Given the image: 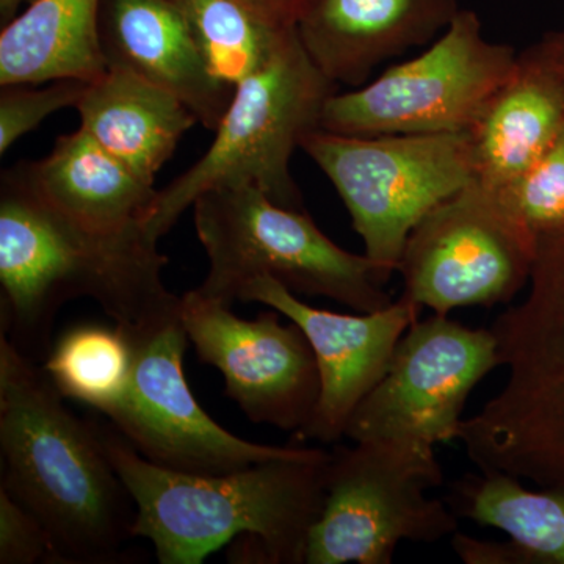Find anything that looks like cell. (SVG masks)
I'll list each match as a JSON object with an SVG mask.
<instances>
[{
    "label": "cell",
    "instance_id": "obj_1",
    "mask_svg": "<svg viewBox=\"0 0 564 564\" xmlns=\"http://www.w3.org/2000/svg\"><path fill=\"white\" fill-rule=\"evenodd\" d=\"M166 263L147 226L93 228L44 202L22 163L2 173L0 334L33 361L46 358L55 317L73 300L98 303L122 333L180 313Z\"/></svg>",
    "mask_w": 564,
    "mask_h": 564
},
{
    "label": "cell",
    "instance_id": "obj_2",
    "mask_svg": "<svg viewBox=\"0 0 564 564\" xmlns=\"http://www.w3.org/2000/svg\"><path fill=\"white\" fill-rule=\"evenodd\" d=\"M93 429L135 505L133 536L162 564H199L242 536L267 564H303L325 499L329 454L273 459L226 474H188L148 462L110 422Z\"/></svg>",
    "mask_w": 564,
    "mask_h": 564
},
{
    "label": "cell",
    "instance_id": "obj_3",
    "mask_svg": "<svg viewBox=\"0 0 564 564\" xmlns=\"http://www.w3.org/2000/svg\"><path fill=\"white\" fill-rule=\"evenodd\" d=\"M2 488L44 525L54 563L124 562L135 505L91 421L65 404L36 361L0 334Z\"/></svg>",
    "mask_w": 564,
    "mask_h": 564
},
{
    "label": "cell",
    "instance_id": "obj_4",
    "mask_svg": "<svg viewBox=\"0 0 564 564\" xmlns=\"http://www.w3.org/2000/svg\"><path fill=\"white\" fill-rule=\"evenodd\" d=\"M529 284L491 326L503 388L464 419L458 441L480 473L564 489V232L540 243Z\"/></svg>",
    "mask_w": 564,
    "mask_h": 564
},
{
    "label": "cell",
    "instance_id": "obj_5",
    "mask_svg": "<svg viewBox=\"0 0 564 564\" xmlns=\"http://www.w3.org/2000/svg\"><path fill=\"white\" fill-rule=\"evenodd\" d=\"M195 228L209 259L196 291L223 304L245 285L270 276L289 291L325 296L358 313L391 306L366 254H352L317 228L306 209H289L252 184L221 185L193 203Z\"/></svg>",
    "mask_w": 564,
    "mask_h": 564
},
{
    "label": "cell",
    "instance_id": "obj_6",
    "mask_svg": "<svg viewBox=\"0 0 564 564\" xmlns=\"http://www.w3.org/2000/svg\"><path fill=\"white\" fill-rule=\"evenodd\" d=\"M337 84L304 51L299 32L272 62L234 88L214 143L198 162L159 191L147 221L161 240L199 195L221 185L252 184L289 209L304 210L291 159L307 133L321 129Z\"/></svg>",
    "mask_w": 564,
    "mask_h": 564
},
{
    "label": "cell",
    "instance_id": "obj_7",
    "mask_svg": "<svg viewBox=\"0 0 564 564\" xmlns=\"http://www.w3.org/2000/svg\"><path fill=\"white\" fill-rule=\"evenodd\" d=\"M336 445L325 467V499L304 564H391L402 541L434 544L459 530L445 499L433 445L373 440Z\"/></svg>",
    "mask_w": 564,
    "mask_h": 564
},
{
    "label": "cell",
    "instance_id": "obj_8",
    "mask_svg": "<svg viewBox=\"0 0 564 564\" xmlns=\"http://www.w3.org/2000/svg\"><path fill=\"white\" fill-rule=\"evenodd\" d=\"M302 150L336 187L383 285L399 272L417 223L475 177L469 132L352 137L317 129Z\"/></svg>",
    "mask_w": 564,
    "mask_h": 564
},
{
    "label": "cell",
    "instance_id": "obj_9",
    "mask_svg": "<svg viewBox=\"0 0 564 564\" xmlns=\"http://www.w3.org/2000/svg\"><path fill=\"white\" fill-rule=\"evenodd\" d=\"M516 61L514 47L486 40L478 14L462 9L419 57L367 87L334 93L321 129L352 137L469 132Z\"/></svg>",
    "mask_w": 564,
    "mask_h": 564
},
{
    "label": "cell",
    "instance_id": "obj_10",
    "mask_svg": "<svg viewBox=\"0 0 564 564\" xmlns=\"http://www.w3.org/2000/svg\"><path fill=\"white\" fill-rule=\"evenodd\" d=\"M538 248L499 193L474 177L411 231L402 296L437 315L511 303L532 278Z\"/></svg>",
    "mask_w": 564,
    "mask_h": 564
},
{
    "label": "cell",
    "instance_id": "obj_11",
    "mask_svg": "<svg viewBox=\"0 0 564 564\" xmlns=\"http://www.w3.org/2000/svg\"><path fill=\"white\" fill-rule=\"evenodd\" d=\"M124 336L132 348L131 375L121 399L104 417L148 462L177 473L226 474L273 459L304 458L315 451L296 443H250L203 410L185 378L191 340L181 311Z\"/></svg>",
    "mask_w": 564,
    "mask_h": 564
},
{
    "label": "cell",
    "instance_id": "obj_12",
    "mask_svg": "<svg viewBox=\"0 0 564 564\" xmlns=\"http://www.w3.org/2000/svg\"><path fill=\"white\" fill-rule=\"evenodd\" d=\"M497 367L491 329L469 328L448 315L419 318L397 344L380 383L352 411L344 437L452 443L470 392Z\"/></svg>",
    "mask_w": 564,
    "mask_h": 564
},
{
    "label": "cell",
    "instance_id": "obj_13",
    "mask_svg": "<svg viewBox=\"0 0 564 564\" xmlns=\"http://www.w3.org/2000/svg\"><path fill=\"white\" fill-rule=\"evenodd\" d=\"M181 317L199 361L217 367L225 393L252 423L296 434L313 417L321 377L310 340L276 310L252 321L196 289L181 296Z\"/></svg>",
    "mask_w": 564,
    "mask_h": 564
},
{
    "label": "cell",
    "instance_id": "obj_14",
    "mask_svg": "<svg viewBox=\"0 0 564 564\" xmlns=\"http://www.w3.org/2000/svg\"><path fill=\"white\" fill-rule=\"evenodd\" d=\"M239 300L276 310L302 329L313 347L321 393L311 421L293 434L296 444H336L343 440L352 411L380 383L397 344L423 311L400 296L375 313H332L302 302L270 276L256 278L245 285Z\"/></svg>",
    "mask_w": 564,
    "mask_h": 564
},
{
    "label": "cell",
    "instance_id": "obj_15",
    "mask_svg": "<svg viewBox=\"0 0 564 564\" xmlns=\"http://www.w3.org/2000/svg\"><path fill=\"white\" fill-rule=\"evenodd\" d=\"M459 10L458 0H313L296 32L329 80L361 87L381 63L436 39Z\"/></svg>",
    "mask_w": 564,
    "mask_h": 564
},
{
    "label": "cell",
    "instance_id": "obj_16",
    "mask_svg": "<svg viewBox=\"0 0 564 564\" xmlns=\"http://www.w3.org/2000/svg\"><path fill=\"white\" fill-rule=\"evenodd\" d=\"M99 43L107 68L131 70L173 93L199 124L217 131L234 90L207 68L172 0H102Z\"/></svg>",
    "mask_w": 564,
    "mask_h": 564
},
{
    "label": "cell",
    "instance_id": "obj_17",
    "mask_svg": "<svg viewBox=\"0 0 564 564\" xmlns=\"http://www.w3.org/2000/svg\"><path fill=\"white\" fill-rule=\"evenodd\" d=\"M564 126V84L534 43L470 129L475 180L502 191L547 150Z\"/></svg>",
    "mask_w": 564,
    "mask_h": 564
},
{
    "label": "cell",
    "instance_id": "obj_18",
    "mask_svg": "<svg viewBox=\"0 0 564 564\" xmlns=\"http://www.w3.org/2000/svg\"><path fill=\"white\" fill-rule=\"evenodd\" d=\"M76 109L82 131L151 184L198 122L173 93L120 68L90 82Z\"/></svg>",
    "mask_w": 564,
    "mask_h": 564
},
{
    "label": "cell",
    "instance_id": "obj_19",
    "mask_svg": "<svg viewBox=\"0 0 564 564\" xmlns=\"http://www.w3.org/2000/svg\"><path fill=\"white\" fill-rule=\"evenodd\" d=\"M33 191L73 220L101 229L147 226L159 191L77 129L39 162L22 163Z\"/></svg>",
    "mask_w": 564,
    "mask_h": 564
},
{
    "label": "cell",
    "instance_id": "obj_20",
    "mask_svg": "<svg viewBox=\"0 0 564 564\" xmlns=\"http://www.w3.org/2000/svg\"><path fill=\"white\" fill-rule=\"evenodd\" d=\"M102 0H35L0 33V85L93 82L106 73Z\"/></svg>",
    "mask_w": 564,
    "mask_h": 564
},
{
    "label": "cell",
    "instance_id": "obj_21",
    "mask_svg": "<svg viewBox=\"0 0 564 564\" xmlns=\"http://www.w3.org/2000/svg\"><path fill=\"white\" fill-rule=\"evenodd\" d=\"M445 502L475 524L502 530L508 543H489L491 564H564V489L527 488L500 473L467 474Z\"/></svg>",
    "mask_w": 564,
    "mask_h": 564
},
{
    "label": "cell",
    "instance_id": "obj_22",
    "mask_svg": "<svg viewBox=\"0 0 564 564\" xmlns=\"http://www.w3.org/2000/svg\"><path fill=\"white\" fill-rule=\"evenodd\" d=\"M187 21L210 73L234 88L272 62L296 25H284L251 0H172Z\"/></svg>",
    "mask_w": 564,
    "mask_h": 564
},
{
    "label": "cell",
    "instance_id": "obj_23",
    "mask_svg": "<svg viewBox=\"0 0 564 564\" xmlns=\"http://www.w3.org/2000/svg\"><path fill=\"white\" fill-rule=\"evenodd\" d=\"M43 370L65 399L102 415L121 399L132 369V348L117 326L80 323L52 343Z\"/></svg>",
    "mask_w": 564,
    "mask_h": 564
},
{
    "label": "cell",
    "instance_id": "obj_24",
    "mask_svg": "<svg viewBox=\"0 0 564 564\" xmlns=\"http://www.w3.org/2000/svg\"><path fill=\"white\" fill-rule=\"evenodd\" d=\"M538 243L564 232V126L524 174L497 191Z\"/></svg>",
    "mask_w": 564,
    "mask_h": 564
},
{
    "label": "cell",
    "instance_id": "obj_25",
    "mask_svg": "<svg viewBox=\"0 0 564 564\" xmlns=\"http://www.w3.org/2000/svg\"><path fill=\"white\" fill-rule=\"evenodd\" d=\"M88 84L80 79L47 82L46 87L6 85L0 91V154L36 128L52 113L77 107Z\"/></svg>",
    "mask_w": 564,
    "mask_h": 564
},
{
    "label": "cell",
    "instance_id": "obj_26",
    "mask_svg": "<svg viewBox=\"0 0 564 564\" xmlns=\"http://www.w3.org/2000/svg\"><path fill=\"white\" fill-rule=\"evenodd\" d=\"M54 563L44 525L0 486V564Z\"/></svg>",
    "mask_w": 564,
    "mask_h": 564
},
{
    "label": "cell",
    "instance_id": "obj_27",
    "mask_svg": "<svg viewBox=\"0 0 564 564\" xmlns=\"http://www.w3.org/2000/svg\"><path fill=\"white\" fill-rule=\"evenodd\" d=\"M263 13L284 25H296L313 0H251Z\"/></svg>",
    "mask_w": 564,
    "mask_h": 564
},
{
    "label": "cell",
    "instance_id": "obj_28",
    "mask_svg": "<svg viewBox=\"0 0 564 564\" xmlns=\"http://www.w3.org/2000/svg\"><path fill=\"white\" fill-rule=\"evenodd\" d=\"M538 44L564 84V28L545 33Z\"/></svg>",
    "mask_w": 564,
    "mask_h": 564
},
{
    "label": "cell",
    "instance_id": "obj_29",
    "mask_svg": "<svg viewBox=\"0 0 564 564\" xmlns=\"http://www.w3.org/2000/svg\"><path fill=\"white\" fill-rule=\"evenodd\" d=\"M35 0H0V22L2 28L13 21L21 11L28 9Z\"/></svg>",
    "mask_w": 564,
    "mask_h": 564
}]
</instances>
